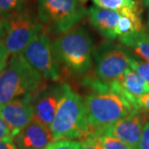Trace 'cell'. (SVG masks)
<instances>
[{"label":"cell","mask_w":149,"mask_h":149,"mask_svg":"<svg viewBox=\"0 0 149 149\" xmlns=\"http://www.w3.org/2000/svg\"><path fill=\"white\" fill-rule=\"evenodd\" d=\"M82 85L90 89L84 102L91 134L109 128L138 110L124 95L117 80L106 83L87 75Z\"/></svg>","instance_id":"obj_1"},{"label":"cell","mask_w":149,"mask_h":149,"mask_svg":"<svg viewBox=\"0 0 149 149\" xmlns=\"http://www.w3.org/2000/svg\"><path fill=\"white\" fill-rule=\"evenodd\" d=\"M54 52L60 66L74 77L89 75L93 66L94 43L89 32L76 25L52 40Z\"/></svg>","instance_id":"obj_2"},{"label":"cell","mask_w":149,"mask_h":149,"mask_svg":"<svg viewBox=\"0 0 149 149\" xmlns=\"http://www.w3.org/2000/svg\"><path fill=\"white\" fill-rule=\"evenodd\" d=\"M50 129L53 140H81L91 133L84 99L66 83Z\"/></svg>","instance_id":"obj_3"},{"label":"cell","mask_w":149,"mask_h":149,"mask_svg":"<svg viewBox=\"0 0 149 149\" xmlns=\"http://www.w3.org/2000/svg\"><path fill=\"white\" fill-rule=\"evenodd\" d=\"M44 80L21 53L10 56L0 74V105L29 95L43 86Z\"/></svg>","instance_id":"obj_4"},{"label":"cell","mask_w":149,"mask_h":149,"mask_svg":"<svg viewBox=\"0 0 149 149\" xmlns=\"http://www.w3.org/2000/svg\"><path fill=\"white\" fill-rule=\"evenodd\" d=\"M43 31L44 27L37 15L27 8L0 17V44L9 56L21 53Z\"/></svg>","instance_id":"obj_5"},{"label":"cell","mask_w":149,"mask_h":149,"mask_svg":"<svg viewBox=\"0 0 149 149\" xmlns=\"http://www.w3.org/2000/svg\"><path fill=\"white\" fill-rule=\"evenodd\" d=\"M37 17L44 30L55 36L65 33L87 16L81 0H36Z\"/></svg>","instance_id":"obj_6"},{"label":"cell","mask_w":149,"mask_h":149,"mask_svg":"<svg viewBox=\"0 0 149 149\" xmlns=\"http://www.w3.org/2000/svg\"><path fill=\"white\" fill-rule=\"evenodd\" d=\"M132 53L123 46L110 42L100 44L93 52L95 78L111 83L118 80L129 67Z\"/></svg>","instance_id":"obj_7"},{"label":"cell","mask_w":149,"mask_h":149,"mask_svg":"<svg viewBox=\"0 0 149 149\" xmlns=\"http://www.w3.org/2000/svg\"><path fill=\"white\" fill-rule=\"evenodd\" d=\"M21 54L44 80L58 82L61 79L62 70L54 52L52 40L45 30L34 37Z\"/></svg>","instance_id":"obj_8"},{"label":"cell","mask_w":149,"mask_h":149,"mask_svg":"<svg viewBox=\"0 0 149 149\" xmlns=\"http://www.w3.org/2000/svg\"><path fill=\"white\" fill-rule=\"evenodd\" d=\"M65 86V83L54 82L51 85H43L32 95L34 118L49 128L57 111Z\"/></svg>","instance_id":"obj_9"},{"label":"cell","mask_w":149,"mask_h":149,"mask_svg":"<svg viewBox=\"0 0 149 149\" xmlns=\"http://www.w3.org/2000/svg\"><path fill=\"white\" fill-rule=\"evenodd\" d=\"M148 113L137 110L122 119L94 135L106 134L128 144L134 149L138 148L145 123L148 122Z\"/></svg>","instance_id":"obj_10"},{"label":"cell","mask_w":149,"mask_h":149,"mask_svg":"<svg viewBox=\"0 0 149 149\" xmlns=\"http://www.w3.org/2000/svg\"><path fill=\"white\" fill-rule=\"evenodd\" d=\"M0 117L7 123L13 139L34 118L32 95L1 104Z\"/></svg>","instance_id":"obj_11"},{"label":"cell","mask_w":149,"mask_h":149,"mask_svg":"<svg viewBox=\"0 0 149 149\" xmlns=\"http://www.w3.org/2000/svg\"><path fill=\"white\" fill-rule=\"evenodd\" d=\"M52 141L51 129L35 118L13 138L18 149H46Z\"/></svg>","instance_id":"obj_12"},{"label":"cell","mask_w":149,"mask_h":149,"mask_svg":"<svg viewBox=\"0 0 149 149\" xmlns=\"http://www.w3.org/2000/svg\"><path fill=\"white\" fill-rule=\"evenodd\" d=\"M87 16L91 24L107 40L117 39L116 28L121 17L119 12L93 6L88 9Z\"/></svg>","instance_id":"obj_13"},{"label":"cell","mask_w":149,"mask_h":149,"mask_svg":"<svg viewBox=\"0 0 149 149\" xmlns=\"http://www.w3.org/2000/svg\"><path fill=\"white\" fill-rule=\"evenodd\" d=\"M121 91L133 106L139 110L138 100L149 92V85L131 68H128L117 80Z\"/></svg>","instance_id":"obj_14"},{"label":"cell","mask_w":149,"mask_h":149,"mask_svg":"<svg viewBox=\"0 0 149 149\" xmlns=\"http://www.w3.org/2000/svg\"><path fill=\"white\" fill-rule=\"evenodd\" d=\"M121 43L123 47L130 48L139 58L149 63V33L145 28Z\"/></svg>","instance_id":"obj_15"},{"label":"cell","mask_w":149,"mask_h":149,"mask_svg":"<svg viewBox=\"0 0 149 149\" xmlns=\"http://www.w3.org/2000/svg\"><path fill=\"white\" fill-rule=\"evenodd\" d=\"M96 7L123 13L126 11H140L137 0H91Z\"/></svg>","instance_id":"obj_16"},{"label":"cell","mask_w":149,"mask_h":149,"mask_svg":"<svg viewBox=\"0 0 149 149\" xmlns=\"http://www.w3.org/2000/svg\"><path fill=\"white\" fill-rule=\"evenodd\" d=\"M28 0H0V17L12 14L26 8Z\"/></svg>","instance_id":"obj_17"},{"label":"cell","mask_w":149,"mask_h":149,"mask_svg":"<svg viewBox=\"0 0 149 149\" xmlns=\"http://www.w3.org/2000/svg\"><path fill=\"white\" fill-rule=\"evenodd\" d=\"M129 67L149 85V63L132 54Z\"/></svg>","instance_id":"obj_18"},{"label":"cell","mask_w":149,"mask_h":149,"mask_svg":"<svg viewBox=\"0 0 149 149\" xmlns=\"http://www.w3.org/2000/svg\"><path fill=\"white\" fill-rule=\"evenodd\" d=\"M104 149H134L128 144L110 135H95Z\"/></svg>","instance_id":"obj_19"},{"label":"cell","mask_w":149,"mask_h":149,"mask_svg":"<svg viewBox=\"0 0 149 149\" xmlns=\"http://www.w3.org/2000/svg\"><path fill=\"white\" fill-rule=\"evenodd\" d=\"M46 149H81L80 141L73 139H58L54 140Z\"/></svg>","instance_id":"obj_20"},{"label":"cell","mask_w":149,"mask_h":149,"mask_svg":"<svg viewBox=\"0 0 149 149\" xmlns=\"http://www.w3.org/2000/svg\"><path fill=\"white\" fill-rule=\"evenodd\" d=\"M81 149H104L94 134H90L80 141Z\"/></svg>","instance_id":"obj_21"},{"label":"cell","mask_w":149,"mask_h":149,"mask_svg":"<svg viewBox=\"0 0 149 149\" xmlns=\"http://www.w3.org/2000/svg\"><path fill=\"white\" fill-rule=\"evenodd\" d=\"M137 149H149V121L145 123Z\"/></svg>","instance_id":"obj_22"},{"label":"cell","mask_w":149,"mask_h":149,"mask_svg":"<svg viewBox=\"0 0 149 149\" xmlns=\"http://www.w3.org/2000/svg\"><path fill=\"white\" fill-rule=\"evenodd\" d=\"M138 105H139V110L149 113V92L141 96L138 100Z\"/></svg>","instance_id":"obj_23"},{"label":"cell","mask_w":149,"mask_h":149,"mask_svg":"<svg viewBox=\"0 0 149 149\" xmlns=\"http://www.w3.org/2000/svg\"><path fill=\"white\" fill-rule=\"evenodd\" d=\"M9 56H10L7 52V51L4 49V47L0 44V74L3 72V69L5 68Z\"/></svg>","instance_id":"obj_24"},{"label":"cell","mask_w":149,"mask_h":149,"mask_svg":"<svg viewBox=\"0 0 149 149\" xmlns=\"http://www.w3.org/2000/svg\"><path fill=\"white\" fill-rule=\"evenodd\" d=\"M7 138H13L11 135L10 129L8 127L7 123L3 121V119L0 117V140Z\"/></svg>","instance_id":"obj_25"},{"label":"cell","mask_w":149,"mask_h":149,"mask_svg":"<svg viewBox=\"0 0 149 149\" xmlns=\"http://www.w3.org/2000/svg\"><path fill=\"white\" fill-rule=\"evenodd\" d=\"M0 149H18L13 142V138H7V139L0 140Z\"/></svg>","instance_id":"obj_26"},{"label":"cell","mask_w":149,"mask_h":149,"mask_svg":"<svg viewBox=\"0 0 149 149\" xmlns=\"http://www.w3.org/2000/svg\"><path fill=\"white\" fill-rule=\"evenodd\" d=\"M142 1H143V3L144 4V6H146V7H148L149 0H142Z\"/></svg>","instance_id":"obj_27"},{"label":"cell","mask_w":149,"mask_h":149,"mask_svg":"<svg viewBox=\"0 0 149 149\" xmlns=\"http://www.w3.org/2000/svg\"><path fill=\"white\" fill-rule=\"evenodd\" d=\"M148 27L149 28V13H148Z\"/></svg>","instance_id":"obj_28"},{"label":"cell","mask_w":149,"mask_h":149,"mask_svg":"<svg viewBox=\"0 0 149 149\" xmlns=\"http://www.w3.org/2000/svg\"><path fill=\"white\" fill-rule=\"evenodd\" d=\"M81 1H82V2H83L84 3H85V2H86V1H87V0H81Z\"/></svg>","instance_id":"obj_29"}]
</instances>
